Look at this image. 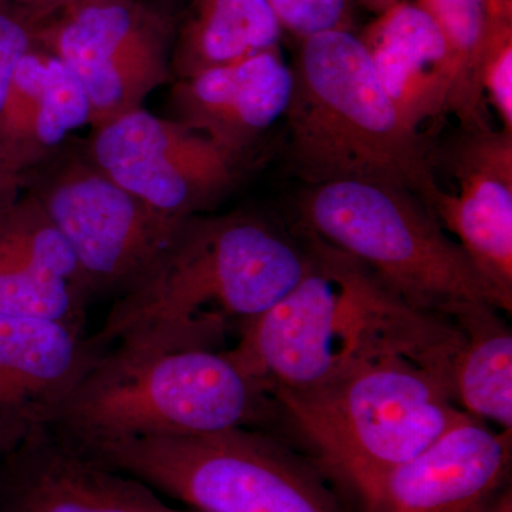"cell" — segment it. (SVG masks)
Segmentation results:
<instances>
[{
    "instance_id": "cell-1",
    "label": "cell",
    "mask_w": 512,
    "mask_h": 512,
    "mask_svg": "<svg viewBox=\"0 0 512 512\" xmlns=\"http://www.w3.org/2000/svg\"><path fill=\"white\" fill-rule=\"evenodd\" d=\"M311 264L308 244L264 218L192 215L90 339L99 350L116 343L215 350L229 319L261 315Z\"/></svg>"
},
{
    "instance_id": "cell-2",
    "label": "cell",
    "mask_w": 512,
    "mask_h": 512,
    "mask_svg": "<svg viewBox=\"0 0 512 512\" xmlns=\"http://www.w3.org/2000/svg\"><path fill=\"white\" fill-rule=\"evenodd\" d=\"M279 413L227 352L117 343L94 359L50 430L90 448L256 429Z\"/></svg>"
},
{
    "instance_id": "cell-3",
    "label": "cell",
    "mask_w": 512,
    "mask_h": 512,
    "mask_svg": "<svg viewBox=\"0 0 512 512\" xmlns=\"http://www.w3.org/2000/svg\"><path fill=\"white\" fill-rule=\"evenodd\" d=\"M286 110L293 170L309 185L376 181L429 207L439 184L419 133L404 124L359 36L328 30L302 39Z\"/></svg>"
},
{
    "instance_id": "cell-4",
    "label": "cell",
    "mask_w": 512,
    "mask_h": 512,
    "mask_svg": "<svg viewBox=\"0 0 512 512\" xmlns=\"http://www.w3.org/2000/svg\"><path fill=\"white\" fill-rule=\"evenodd\" d=\"M312 264L291 291L241 323L228 355L274 399L320 389L386 352L402 299L360 262L308 234Z\"/></svg>"
},
{
    "instance_id": "cell-5",
    "label": "cell",
    "mask_w": 512,
    "mask_h": 512,
    "mask_svg": "<svg viewBox=\"0 0 512 512\" xmlns=\"http://www.w3.org/2000/svg\"><path fill=\"white\" fill-rule=\"evenodd\" d=\"M281 413L315 451V466L349 494L426 450L466 412L416 360L366 357L313 392L278 394Z\"/></svg>"
},
{
    "instance_id": "cell-6",
    "label": "cell",
    "mask_w": 512,
    "mask_h": 512,
    "mask_svg": "<svg viewBox=\"0 0 512 512\" xmlns=\"http://www.w3.org/2000/svg\"><path fill=\"white\" fill-rule=\"evenodd\" d=\"M299 211L308 234L416 308L446 316L470 302L498 308L466 252L412 191L376 181L312 185Z\"/></svg>"
},
{
    "instance_id": "cell-7",
    "label": "cell",
    "mask_w": 512,
    "mask_h": 512,
    "mask_svg": "<svg viewBox=\"0 0 512 512\" xmlns=\"http://www.w3.org/2000/svg\"><path fill=\"white\" fill-rule=\"evenodd\" d=\"M83 450L201 512H348L315 464L256 429Z\"/></svg>"
},
{
    "instance_id": "cell-8",
    "label": "cell",
    "mask_w": 512,
    "mask_h": 512,
    "mask_svg": "<svg viewBox=\"0 0 512 512\" xmlns=\"http://www.w3.org/2000/svg\"><path fill=\"white\" fill-rule=\"evenodd\" d=\"M72 249L87 301L136 284L170 244L185 218L151 207L63 146L23 180Z\"/></svg>"
},
{
    "instance_id": "cell-9",
    "label": "cell",
    "mask_w": 512,
    "mask_h": 512,
    "mask_svg": "<svg viewBox=\"0 0 512 512\" xmlns=\"http://www.w3.org/2000/svg\"><path fill=\"white\" fill-rule=\"evenodd\" d=\"M168 42L167 18L141 0H76L37 32L82 83L93 127L140 109L170 79Z\"/></svg>"
},
{
    "instance_id": "cell-10",
    "label": "cell",
    "mask_w": 512,
    "mask_h": 512,
    "mask_svg": "<svg viewBox=\"0 0 512 512\" xmlns=\"http://www.w3.org/2000/svg\"><path fill=\"white\" fill-rule=\"evenodd\" d=\"M86 153L114 183L178 218L200 215L237 177L238 157L143 107L94 127Z\"/></svg>"
},
{
    "instance_id": "cell-11",
    "label": "cell",
    "mask_w": 512,
    "mask_h": 512,
    "mask_svg": "<svg viewBox=\"0 0 512 512\" xmlns=\"http://www.w3.org/2000/svg\"><path fill=\"white\" fill-rule=\"evenodd\" d=\"M511 431L466 414L426 450L353 491L357 512H485L510 487Z\"/></svg>"
},
{
    "instance_id": "cell-12",
    "label": "cell",
    "mask_w": 512,
    "mask_h": 512,
    "mask_svg": "<svg viewBox=\"0 0 512 512\" xmlns=\"http://www.w3.org/2000/svg\"><path fill=\"white\" fill-rule=\"evenodd\" d=\"M99 353L83 329L0 313V458L52 429Z\"/></svg>"
},
{
    "instance_id": "cell-13",
    "label": "cell",
    "mask_w": 512,
    "mask_h": 512,
    "mask_svg": "<svg viewBox=\"0 0 512 512\" xmlns=\"http://www.w3.org/2000/svg\"><path fill=\"white\" fill-rule=\"evenodd\" d=\"M458 190L436 192L429 210L456 237L493 292L512 311V133L468 131L453 154Z\"/></svg>"
},
{
    "instance_id": "cell-14",
    "label": "cell",
    "mask_w": 512,
    "mask_h": 512,
    "mask_svg": "<svg viewBox=\"0 0 512 512\" xmlns=\"http://www.w3.org/2000/svg\"><path fill=\"white\" fill-rule=\"evenodd\" d=\"M0 512H180L53 430L0 458Z\"/></svg>"
},
{
    "instance_id": "cell-15",
    "label": "cell",
    "mask_w": 512,
    "mask_h": 512,
    "mask_svg": "<svg viewBox=\"0 0 512 512\" xmlns=\"http://www.w3.org/2000/svg\"><path fill=\"white\" fill-rule=\"evenodd\" d=\"M292 87V67L275 47L177 79L168 99L173 117L168 119L239 158L285 116Z\"/></svg>"
},
{
    "instance_id": "cell-16",
    "label": "cell",
    "mask_w": 512,
    "mask_h": 512,
    "mask_svg": "<svg viewBox=\"0 0 512 512\" xmlns=\"http://www.w3.org/2000/svg\"><path fill=\"white\" fill-rule=\"evenodd\" d=\"M359 37L407 127L419 133L448 111L453 62L439 25L419 3H393Z\"/></svg>"
},
{
    "instance_id": "cell-17",
    "label": "cell",
    "mask_w": 512,
    "mask_h": 512,
    "mask_svg": "<svg viewBox=\"0 0 512 512\" xmlns=\"http://www.w3.org/2000/svg\"><path fill=\"white\" fill-rule=\"evenodd\" d=\"M500 309L485 302L458 306L460 330L451 369L454 402L463 412L512 429V332Z\"/></svg>"
},
{
    "instance_id": "cell-18",
    "label": "cell",
    "mask_w": 512,
    "mask_h": 512,
    "mask_svg": "<svg viewBox=\"0 0 512 512\" xmlns=\"http://www.w3.org/2000/svg\"><path fill=\"white\" fill-rule=\"evenodd\" d=\"M282 28L266 0H192L170 70L184 79L279 47Z\"/></svg>"
},
{
    "instance_id": "cell-19",
    "label": "cell",
    "mask_w": 512,
    "mask_h": 512,
    "mask_svg": "<svg viewBox=\"0 0 512 512\" xmlns=\"http://www.w3.org/2000/svg\"><path fill=\"white\" fill-rule=\"evenodd\" d=\"M439 25L454 69L448 111L457 114L467 131L484 130V94L480 84L490 15L485 0H417Z\"/></svg>"
},
{
    "instance_id": "cell-20",
    "label": "cell",
    "mask_w": 512,
    "mask_h": 512,
    "mask_svg": "<svg viewBox=\"0 0 512 512\" xmlns=\"http://www.w3.org/2000/svg\"><path fill=\"white\" fill-rule=\"evenodd\" d=\"M86 302L72 286L23 261L0 244V313L84 330Z\"/></svg>"
},
{
    "instance_id": "cell-21",
    "label": "cell",
    "mask_w": 512,
    "mask_h": 512,
    "mask_svg": "<svg viewBox=\"0 0 512 512\" xmlns=\"http://www.w3.org/2000/svg\"><path fill=\"white\" fill-rule=\"evenodd\" d=\"M480 84L484 97L503 123V130L512 133V18L490 23Z\"/></svg>"
},
{
    "instance_id": "cell-22",
    "label": "cell",
    "mask_w": 512,
    "mask_h": 512,
    "mask_svg": "<svg viewBox=\"0 0 512 512\" xmlns=\"http://www.w3.org/2000/svg\"><path fill=\"white\" fill-rule=\"evenodd\" d=\"M282 30L299 39L348 29V0H266Z\"/></svg>"
},
{
    "instance_id": "cell-23",
    "label": "cell",
    "mask_w": 512,
    "mask_h": 512,
    "mask_svg": "<svg viewBox=\"0 0 512 512\" xmlns=\"http://www.w3.org/2000/svg\"><path fill=\"white\" fill-rule=\"evenodd\" d=\"M43 22L18 6L0 2V110L20 59L37 46Z\"/></svg>"
},
{
    "instance_id": "cell-24",
    "label": "cell",
    "mask_w": 512,
    "mask_h": 512,
    "mask_svg": "<svg viewBox=\"0 0 512 512\" xmlns=\"http://www.w3.org/2000/svg\"><path fill=\"white\" fill-rule=\"evenodd\" d=\"M32 13L37 19L47 20L76 0H0Z\"/></svg>"
},
{
    "instance_id": "cell-25",
    "label": "cell",
    "mask_w": 512,
    "mask_h": 512,
    "mask_svg": "<svg viewBox=\"0 0 512 512\" xmlns=\"http://www.w3.org/2000/svg\"><path fill=\"white\" fill-rule=\"evenodd\" d=\"M490 22L512 18V0H485Z\"/></svg>"
},
{
    "instance_id": "cell-26",
    "label": "cell",
    "mask_w": 512,
    "mask_h": 512,
    "mask_svg": "<svg viewBox=\"0 0 512 512\" xmlns=\"http://www.w3.org/2000/svg\"><path fill=\"white\" fill-rule=\"evenodd\" d=\"M485 512H512V491H507Z\"/></svg>"
},
{
    "instance_id": "cell-27",
    "label": "cell",
    "mask_w": 512,
    "mask_h": 512,
    "mask_svg": "<svg viewBox=\"0 0 512 512\" xmlns=\"http://www.w3.org/2000/svg\"><path fill=\"white\" fill-rule=\"evenodd\" d=\"M362 2H365L367 6H372V8L379 9L380 12L389 8V6H392L390 5L389 0H362Z\"/></svg>"
}]
</instances>
